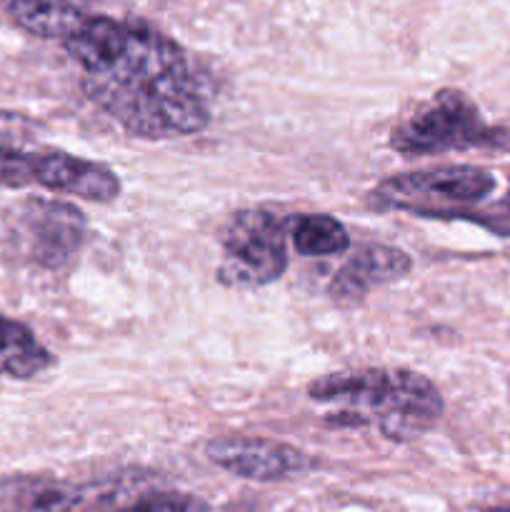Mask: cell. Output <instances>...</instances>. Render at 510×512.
I'll return each mask as SVG.
<instances>
[{"label":"cell","instance_id":"5","mask_svg":"<svg viewBox=\"0 0 510 512\" xmlns=\"http://www.w3.org/2000/svg\"><path fill=\"white\" fill-rule=\"evenodd\" d=\"M288 270V223L270 210H243L230 220L218 280L228 288H260Z\"/></svg>","mask_w":510,"mask_h":512},{"label":"cell","instance_id":"1","mask_svg":"<svg viewBox=\"0 0 510 512\" xmlns=\"http://www.w3.org/2000/svg\"><path fill=\"white\" fill-rule=\"evenodd\" d=\"M83 90L138 138L193 135L210 123L208 95L180 45L145 23H128L118 58L85 73Z\"/></svg>","mask_w":510,"mask_h":512},{"label":"cell","instance_id":"14","mask_svg":"<svg viewBox=\"0 0 510 512\" xmlns=\"http://www.w3.org/2000/svg\"><path fill=\"white\" fill-rule=\"evenodd\" d=\"M123 512H208V505L203 500L193 498V495L163 493L138 500V503L130 505Z\"/></svg>","mask_w":510,"mask_h":512},{"label":"cell","instance_id":"7","mask_svg":"<svg viewBox=\"0 0 510 512\" xmlns=\"http://www.w3.org/2000/svg\"><path fill=\"white\" fill-rule=\"evenodd\" d=\"M210 463L235 478L273 483L313 468V458L288 443L263 438H215L205 445Z\"/></svg>","mask_w":510,"mask_h":512},{"label":"cell","instance_id":"11","mask_svg":"<svg viewBox=\"0 0 510 512\" xmlns=\"http://www.w3.org/2000/svg\"><path fill=\"white\" fill-rule=\"evenodd\" d=\"M53 363V353L35 340L28 325L0 315V375L28 380L53 368Z\"/></svg>","mask_w":510,"mask_h":512},{"label":"cell","instance_id":"12","mask_svg":"<svg viewBox=\"0 0 510 512\" xmlns=\"http://www.w3.org/2000/svg\"><path fill=\"white\" fill-rule=\"evenodd\" d=\"M290 240L300 255L323 258V255H340L350 248V235L343 223L330 215H298L290 225Z\"/></svg>","mask_w":510,"mask_h":512},{"label":"cell","instance_id":"8","mask_svg":"<svg viewBox=\"0 0 510 512\" xmlns=\"http://www.w3.org/2000/svg\"><path fill=\"white\" fill-rule=\"evenodd\" d=\"M413 268V260L405 250L393 245H363L350 260L340 265L328 283V295L338 305H358L380 285L405 278Z\"/></svg>","mask_w":510,"mask_h":512},{"label":"cell","instance_id":"4","mask_svg":"<svg viewBox=\"0 0 510 512\" xmlns=\"http://www.w3.org/2000/svg\"><path fill=\"white\" fill-rule=\"evenodd\" d=\"M508 135L490 128L465 93L445 88L410 113L390 133V148L400 155H440L450 150L498 148Z\"/></svg>","mask_w":510,"mask_h":512},{"label":"cell","instance_id":"15","mask_svg":"<svg viewBox=\"0 0 510 512\" xmlns=\"http://www.w3.org/2000/svg\"><path fill=\"white\" fill-rule=\"evenodd\" d=\"M485 512H510V508H490V510H485Z\"/></svg>","mask_w":510,"mask_h":512},{"label":"cell","instance_id":"6","mask_svg":"<svg viewBox=\"0 0 510 512\" xmlns=\"http://www.w3.org/2000/svg\"><path fill=\"white\" fill-rule=\"evenodd\" d=\"M85 215L65 200L28 198L18 208V235L33 263L63 268L85 240Z\"/></svg>","mask_w":510,"mask_h":512},{"label":"cell","instance_id":"10","mask_svg":"<svg viewBox=\"0 0 510 512\" xmlns=\"http://www.w3.org/2000/svg\"><path fill=\"white\" fill-rule=\"evenodd\" d=\"M8 13L15 23L38 38L68 40L88 20L73 0H10Z\"/></svg>","mask_w":510,"mask_h":512},{"label":"cell","instance_id":"2","mask_svg":"<svg viewBox=\"0 0 510 512\" xmlns=\"http://www.w3.org/2000/svg\"><path fill=\"white\" fill-rule=\"evenodd\" d=\"M320 403L345 405L330 415L333 425H375L388 440H413L443 415L440 390L425 375L405 368H365L325 375L310 383Z\"/></svg>","mask_w":510,"mask_h":512},{"label":"cell","instance_id":"9","mask_svg":"<svg viewBox=\"0 0 510 512\" xmlns=\"http://www.w3.org/2000/svg\"><path fill=\"white\" fill-rule=\"evenodd\" d=\"M33 168L35 185H43L55 193L93 200V203H110L120 195L118 175L108 165L95 160L50 150V153L33 155Z\"/></svg>","mask_w":510,"mask_h":512},{"label":"cell","instance_id":"13","mask_svg":"<svg viewBox=\"0 0 510 512\" xmlns=\"http://www.w3.org/2000/svg\"><path fill=\"white\" fill-rule=\"evenodd\" d=\"M33 155L35 153L0 148V185H5V188H25V185H35Z\"/></svg>","mask_w":510,"mask_h":512},{"label":"cell","instance_id":"3","mask_svg":"<svg viewBox=\"0 0 510 512\" xmlns=\"http://www.w3.org/2000/svg\"><path fill=\"white\" fill-rule=\"evenodd\" d=\"M495 190L493 173L475 165L415 170L393 175L368 195L378 210H403L418 218H463L470 205L483 203Z\"/></svg>","mask_w":510,"mask_h":512}]
</instances>
